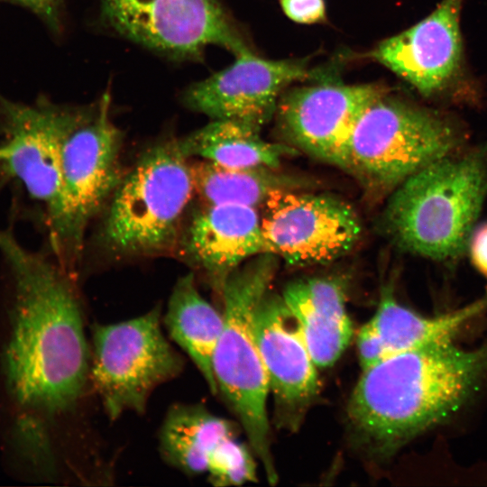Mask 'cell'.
<instances>
[{
  "label": "cell",
  "instance_id": "1",
  "mask_svg": "<svg viewBox=\"0 0 487 487\" xmlns=\"http://www.w3.org/2000/svg\"><path fill=\"white\" fill-rule=\"evenodd\" d=\"M0 252L11 267L16 292L5 354L11 389L24 404L66 409L82 394L90 365L72 284L61 270L1 229Z\"/></svg>",
  "mask_w": 487,
  "mask_h": 487
},
{
  "label": "cell",
  "instance_id": "2",
  "mask_svg": "<svg viewBox=\"0 0 487 487\" xmlns=\"http://www.w3.org/2000/svg\"><path fill=\"white\" fill-rule=\"evenodd\" d=\"M486 373L487 342L422 347L363 370L347 407L354 444L372 460L390 458L460 409Z\"/></svg>",
  "mask_w": 487,
  "mask_h": 487
},
{
  "label": "cell",
  "instance_id": "3",
  "mask_svg": "<svg viewBox=\"0 0 487 487\" xmlns=\"http://www.w3.org/2000/svg\"><path fill=\"white\" fill-rule=\"evenodd\" d=\"M487 194V147L418 170L390 193L381 225L400 249L437 261L468 247Z\"/></svg>",
  "mask_w": 487,
  "mask_h": 487
},
{
  "label": "cell",
  "instance_id": "4",
  "mask_svg": "<svg viewBox=\"0 0 487 487\" xmlns=\"http://www.w3.org/2000/svg\"><path fill=\"white\" fill-rule=\"evenodd\" d=\"M277 258L271 253L259 254L225 280L220 294L224 326L212 362L217 393L240 420L271 484L276 483L278 475L266 406L270 386L253 319L259 303L271 289Z\"/></svg>",
  "mask_w": 487,
  "mask_h": 487
},
{
  "label": "cell",
  "instance_id": "5",
  "mask_svg": "<svg viewBox=\"0 0 487 487\" xmlns=\"http://www.w3.org/2000/svg\"><path fill=\"white\" fill-rule=\"evenodd\" d=\"M194 195L190 161L178 140L150 147L124 173L106 206L103 245L117 257L175 252Z\"/></svg>",
  "mask_w": 487,
  "mask_h": 487
},
{
  "label": "cell",
  "instance_id": "6",
  "mask_svg": "<svg viewBox=\"0 0 487 487\" xmlns=\"http://www.w3.org/2000/svg\"><path fill=\"white\" fill-rule=\"evenodd\" d=\"M462 142L448 119L386 93L357 120L344 170L372 196L381 197L418 170L457 152Z\"/></svg>",
  "mask_w": 487,
  "mask_h": 487
},
{
  "label": "cell",
  "instance_id": "7",
  "mask_svg": "<svg viewBox=\"0 0 487 487\" xmlns=\"http://www.w3.org/2000/svg\"><path fill=\"white\" fill-rule=\"evenodd\" d=\"M109 105L106 94L94 107L78 111L63 144L60 206L49 225L64 262L78 256L87 225L107 206L124 175L123 135L110 117Z\"/></svg>",
  "mask_w": 487,
  "mask_h": 487
},
{
  "label": "cell",
  "instance_id": "8",
  "mask_svg": "<svg viewBox=\"0 0 487 487\" xmlns=\"http://www.w3.org/2000/svg\"><path fill=\"white\" fill-rule=\"evenodd\" d=\"M161 307L92 329L89 379L111 420L142 413L156 388L179 376L182 356L164 335Z\"/></svg>",
  "mask_w": 487,
  "mask_h": 487
},
{
  "label": "cell",
  "instance_id": "9",
  "mask_svg": "<svg viewBox=\"0 0 487 487\" xmlns=\"http://www.w3.org/2000/svg\"><path fill=\"white\" fill-rule=\"evenodd\" d=\"M261 207L266 253L292 266L334 262L349 253L362 236L355 209L333 195L280 189Z\"/></svg>",
  "mask_w": 487,
  "mask_h": 487
},
{
  "label": "cell",
  "instance_id": "10",
  "mask_svg": "<svg viewBox=\"0 0 487 487\" xmlns=\"http://www.w3.org/2000/svg\"><path fill=\"white\" fill-rule=\"evenodd\" d=\"M121 34L176 59L199 57L210 45L235 55L250 49L217 0H100Z\"/></svg>",
  "mask_w": 487,
  "mask_h": 487
},
{
  "label": "cell",
  "instance_id": "11",
  "mask_svg": "<svg viewBox=\"0 0 487 487\" xmlns=\"http://www.w3.org/2000/svg\"><path fill=\"white\" fill-rule=\"evenodd\" d=\"M78 111L51 105L0 101V167L17 179L46 208L49 224L57 216L62 188V150Z\"/></svg>",
  "mask_w": 487,
  "mask_h": 487
},
{
  "label": "cell",
  "instance_id": "12",
  "mask_svg": "<svg viewBox=\"0 0 487 487\" xmlns=\"http://www.w3.org/2000/svg\"><path fill=\"white\" fill-rule=\"evenodd\" d=\"M377 84H320L285 90L275 115L285 137L305 153L345 170L354 127L366 107L386 94Z\"/></svg>",
  "mask_w": 487,
  "mask_h": 487
},
{
  "label": "cell",
  "instance_id": "13",
  "mask_svg": "<svg viewBox=\"0 0 487 487\" xmlns=\"http://www.w3.org/2000/svg\"><path fill=\"white\" fill-rule=\"evenodd\" d=\"M308 77L305 62L266 60L249 50L235 55L227 68L190 86L184 102L212 120L241 121L261 130L275 115L286 88Z\"/></svg>",
  "mask_w": 487,
  "mask_h": 487
},
{
  "label": "cell",
  "instance_id": "14",
  "mask_svg": "<svg viewBox=\"0 0 487 487\" xmlns=\"http://www.w3.org/2000/svg\"><path fill=\"white\" fill-rule=\"evenodd\" d=\"M253 327L277 420L288 429H296L317 394V366L281 296L270 290L264 295L256 308Z\"/></svg>",
  "mask_w": 487,
  "mask_h": 487
},
{
  "label": "cell",
  "instance_id": "15",
  "mask_svg": "<svg viewBox=\"0 0 487 487\" xmlns=\"http://www.w3.org/2000/svg\"><path fill=\"white\" fill-rule=\"evenodd\" d=\"M462 4L463 0H442L425 19L381 41L371 57L423 95L443 89L461 62Z\"/></svg>",
  "mask_w": 487,
  "mask_h": 487
},
{
  "label": "cell",
  "instance_id": "16",
  "mask_svg": "<svg viewBox=\"0 0 487 487\" xmlns=\"http://www.w3.org/2000/svg\"><path fill=\"white\" fill-rule=\"evenodd\" d=\"M176 251L221 294L243 262L266 253L260 214L248 206L203 204L183 225Z\"/></svg>",
  "mask_w": 487,
  "mask_h": 487
},
{
  "label": "cell",
  "instance_id": "17",
  "mask_svg": "<svg viewBox=\"0 0 487 487\" xmlns=\"http://www.w3.org/2000/svg\"><path fill=\"white\" fill-rule=\"evenodd\" d=\"M343 276L312 277L288 284L282 299L296 319L316 365H333L346 349L353 325Z\"/></svg>",
  "mask_w": 487,
  "mask_h": 487
},
{
  "label": "cell",
  "instance_id": "18",
  "mask_svg": "<svg viewBox=\"0 0 487 487\" xmlns=\"http://www.w3.org/2000/svg\"><path fill=\"white\" fill-rule=\"evenodd\" d=\"M162 320L170 339L192 360L211 392L217 393L212 362L223 313L201 295L194 272L178 279Z\"/></svg>",
  "mask_w": 487,
  "mask_h": 487
},
{
  "label": "cell",
  "instance_id": "19",
  "mask_svg": "<svg viewBox=\"0 0 487 487\" xmlns=\"http://www.w3.org/2000/svg\"><path fill=\"white\" fill-rule=\"evenodd\" d=\"M487 308V296L459 309L425 317L398 303L389 289L368 323L375 332L385 358L430 345L453 343L465 324Z\"/></svg>",
  "mask_w": 487,
  "mask_h": 487
},
{
  "label": "cell",
  "instance_id": "20",
  "mask_svg": "<svg viewBox=\"0 0 487 487\" xmlns=\"http://www.w3.org/2000/svg\"><path fill=\"white\" fill-rule=\"evenodd\" d=\"M234 436V426L205 406L178 403L169 409L162 421L159 450L170 466L195 476L207 473L209 455L223 440Z\"/></svg>",
  "mask_w": 487,
  "mask_h": 487
},
{
  "label": "cell",
  "instance_id": "21",
  "mask_svg": "<svg viewBox=\"0 0 487 487\" xmlns=\"http://www.w3.org/2000/svg\"><path fill=\"white\" fill-rule=\"evenodd\" d=\"M188 159L212 161L233 168H279L296 149L262 138L260 130L241 121L215 119L178 140Z\"/></svg>",
  "mask_w": 487,
  "mask_h": 487
},
{
  "label": "cell",
  "instance_id": "22",
  "mask_svg": "<svg viewBox=\"0 0 487 487\" xmlns=\"http://www.w3.org/2000/svg\"><path fill=\"white\" fill-rule=\"evenodd\" d=\"M195 194L205 205L262 207L280 189H302L308 183L278 168H233L206 160L190 161Z\"/></svg>",
  "mask_w": 487,
  "mask_h": 487
},
{
  "label": "cell",
  "instance_id": "23",
  "mask_svg": "<svg viewBox=\"0 0 487 487\" xmlns=\"http://www.w3.org/2000/svg\"><path fill=\"white\" fill-rule=\"evenodd\" d=\"M206 473L215 486L240 485L256 481L254 461L235 436L223 440L209 455Z\"/></svg>",
  "mask_w": 487,
  "mask_h": 487
},
{
  "label": "cell",
  "instance_id": "24",
  "mask_svg": "<svg viewBox=\"0 0 487 487\" xmlns=\"http://www.w3.org/2000/svg\"><path fill=\"white\" fill-rule=\"evenodd\" d=\"M285 14L292 21L312 24L326 19L324 0H280Z\"/></svg>",
  "mask_w": 487,
  "mask_h": 487
},
{
  "label": "cell",
  "instance_id": "25",
  "mask_svg": "<svg viewBox=\"0 0 487 487\" xmlns=\"http://www.w3.org/2000/svg\"><path fill=\"white\" fill-rule=\"evenodd\" d=\"M357 348L363 370L385 359L383 348L368 322L362 326L358 333Z\"/></svg>",
  "mask_w": 487,
  "mask_h": 487
},
{
  "label": "cell",
  "instance_id": "26",
  "mask_svg": "<svg viewBox=\"0 0 487 487\" xmlns=\"http://www.w3.org/2000/svg\"><path fill=\"white\" fill-rule=\"evenodd\" d=\"M468 246L473 266L487 278V223L473 232Z\"/></svg>",
  "mask_w": 487,
  "mask_h": 487
},
{
  "label": "cell",
  "instance_id": "27",
  "mask_svg": "<svg viewBox=\"0 0 487 487\" xmlns=\"http://www.w3.org/2000/svg\"><path fill=\"white\" fill-rule=\"evenodd\" d=\"M23 5L48 21L55 20L59 0H8Z\"/></svg>",
  "mask_w": 487,
  "mask_h": 487
}]
</instances>
